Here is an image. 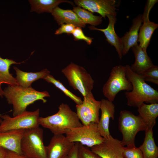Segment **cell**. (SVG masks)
I'll return each mask as SVG.
<instances>
[{"label": "cell", "instance_id": "cell-17", "mask_svg": "<svg viewBox=\"0 0 158 158\" xmlns=\"http://www.w3.org/2000/svg\"><path fill=\"white\" fill-rule=\"evenodd\" d=\"M25 130H16L0 133V147L22 154L20 143Z\"/></svg>", "mask_w": 158, "mask_h": 158}, {"label": "cell", "instance_id": "cell-32", "mask_svg": "<svg viewBox=\"0 0 158 158\" xmlns=\"http://www.w3.org/2000/svg\"><path fill=\"white\" fill-rule=\"evenodd\" d=\"M76 27L71 24H63L55 31V34L59 35L63 33L71 34Z\"/></svg>", "mask_w": 158, "mask_h": 158}, {"label": "cell", "instance_id": "cell-18", "mask_svg": "<svg viewBox=\"0 0 158 158\" xmlns=\"http://www.w3.org/2000/svg\"><path fill=\"white\" fill-rule=\"evenodd\" d=\"M142 23V15L139 14L133 20L129 31L121 38L123 45V55L126 54L130 48L138 44V32Z\"/></svg>", "mask_w": 158, "mask_h": 158}, {"label": "cell", "instance_id": "cell-14", "mask_svg": "<svg viewBox=\"0 0 158 158\" xmlns=\"http://www.w3.org/2000/svg\"><path fill=\"white\" fill-rule=\"evenodd\" d=\"M74 144L63 134L54 135L48 145L46 146L47 158H64L67 156Z\"/></svg>", "mask_w": 158, "mask_h": 158}, {"label": "cell", "instance_id": "cell-3", "mask_svg": "<svg viewBox=\"0 0 158 158\" xmlns=\"http://www.w3.org/2000/svg\"><path fill=\"white\" fill-rule=\"evenodd\" d=\"M125 67L127 76L133 86L131 91L125 92L128 105L138 107L144 102L157 103L158 91L147 83L140 75L133 72L130 66L126 65Z\"/></svg>", "mask_w": 158, "mask_h": 158}, {"label": "cell", "instance_id": "cell-10", "mask_svg": "<svg viewBox=\"0 0 158 158\" xmlns=\"http://www.w3.org/2000/svg\"><path fill=\"white\" fill-rule=\"evenodd\" d=\"M100 101L96 100L92 92L84 97L82 103L76 104L78 116L83 125L97 123L99 120Z\"/></svg>", "mask_w": 158, "mask_h": 158}, {"label": "cell", "instance_id": "cell-27", "mask_svg": "<svg viewBox=\"0 0 158 158\" xmlns=\"http://www.w3.org/2000/svg\"><path fill=\"white\" fill-rule=\"evenodd\" d=\"M43 79L49 83L53 84L63 92L66 95L73 100L76 104H80L82 103V100L80 97L75 95L68 90L61 82L55 79L52 75L50 74Z\"/></svg>", "mask_w": 158, "mask_h": 158}, {"label": "cell", "instance_id": "cell-12", "mask_svg": "<svg viewBox=\"0 0 158 158\" xmlns=\"http://www.w3.org/2000/svg\"><path fill=\"white\" fill-rule=\"evenodd\" d=\"M157 0H148L146 4L144 13L142 15L143 24L139 29L138 42L139 45L145 51L149 46L151 37L154 31L158 27V24L149 20V15L151 8Z\"/></svg>", "mask_w": 158, "mask_h": 158}, {"label": "cell", "instance_id": "cell-4", "mask_svg": "<svg viewBox=\"0 0 158 158\" xmlns=\"http://www.w3.org/2000/svg\"><path fill=\"white\" fill-rule=\"evenodd\" d=\"M22 154L30 158H47L43 130L39 127L25 129L21 138Z\"/></svg>", "mask_w": 158, "mask_h": 158}, {"label": "cell", "instance_id": "cell-36", "mask_svg": "<svg viewBox=\"0 0 158 158\" xmlns=\"http://www.w3.org/2000/svg\"><path fill=\"white\" fill-rule=\"evenodd\" d=\"M2 119L0 118V123L2 121Z\"/></svg>", "mask_w": 158, "mask_h": 158}, {"label": "cell", "instance_id": "cell-19", "mask_svg": "<svg viewBox=\"0 0 158 158\" xmlns=\"http://www.w3.org/2000/svg\"><path fill=\"white\" fill-rule=\"evenodd\" d=\"M131 48L135 59V63L130 66L133 72L140 75L154 65L147 51H144L138 44Z\"/></svg>", "mask_w": 158, "mask_h": 158}, {"label": "cell", "instance_id": "cell-20", "mask_svg": "<svg viewBox=\"0 0 158 158\" xmlns=\"http://www.w3.org/2000/svg\"><path fill=\"white\" fill-rule=\"evenodd\" d=\"M59 25L63 24H71L76 27L84 28L86 25L73 10L63 9L58 6L51 13Z\"/></svg>", "mask_w": 158, "mask_h": 158}, {"label": "cell", "instance_id": "cell-23", "mask_svg": "<svg viewBox=\"0 0 158 158\" xmlns=\"http://www.w3.org/2000/svg\"><path fill=\"white\" fill-rule=\"evenodd\" d=\"M138 115L145 123L147 128H153L158 116V103L147 104L143 103L138 107Z\"/></svg>", "mask_w": 158, "mask_h": 158}, {"label": "cell", "instance_id": "cell-26", "mask_svg": "<svg viewBox=\"0 0 158 158\" xmlns=\"http://www.w3.org/2000/svg\"><path fill=\"white\" fill-rule=\"evenodd\" d=\"M73 10L85 24H89L95 27L101 24L102 21V17L100 16L95 15L80 7L74 6Z\"/></svg>", "mask_w": 158, "mask_h": 158}, {"label": "cell", "instance_id": "cell-7", "mask_svg": "<svg viewBox=\"0 0 158 158\" xmlns=\"http://www.w3.org/2000/svg\"><path fill=\"white\" fill-rule=\"evenodd\" d=\"M61 72L70 86L79 91L83 97L92 92L94 80L83 67L71 62L62 70Z\"/></svg>", "mask_w": 158, "mask_h": 158}, {"label": "cell", "instance_id": "cell-30", "mask_svg": "<svg viewBox=\"0 0 158 158\" xmlns=\"http://www.w3.org/2000/svg\"><path fill=\"white\" fill-rule=\"evenodd\" d=\"M78 158H102L93 152L89 147L82 145L80 142L78 147Z\"/></svg>", "mask_w": 158, "mask_h": 158}, {"label": "cell", "instance_id": "cell-8", "mask_svg": "<svg viewBox=\"0 0 158 158\" xmlns=\"http://www.w3.org/2000/svg\"><path fill=\"white\" fill-rule=\"evenodd\" d=\"M39 109L32 111H26L13 117L6 114H1L2 120L0 123V133L39 127Z\"/></svg>", "mask_w": 158, "mask_h": 158}, {"label": "cell", "instance_id": "cell-21", "mask_svg": "<svg viewBox=\"0 0 158 158\" xmlns=\"http://www.w3.org/2000/svg\"><path fill=\"white\" fill-rule=\"evenodd\" d=\"M13 68L16 71V78L18 85L24 87H31L33 82L40 79H44L50 73L47 69L36 72H27L22 71L16 67Z\"/></svg>", "mask_w": 158, "mask_h": 158}, {"label": "cell", "instance_id": "cell-22", "mask_svg": "<svg viewBox=\"0 0 158 158\" xmlns=\"http://www.w3.org/2000/svg\"><path fill=\"white\" fill-rule=\"evenodd\" d=\"M22 62H17L11 59H3L0 56V96H4V91L1 87L3 83L9 86L18 85L16 78L14 77L9 71L11 65L13 64H20Z\"/></svg>", "mask_w": 158, "mask_h": 158}, {"label": "cell", "instance_id": "cell-34", "mask_svg": "<svg viewBox=\"0 0 158 158\" xmlns=\"http://www.w3.org/2000/svg\"><path fill=\"white\" fill-rule=\"evenodd\" d=\"M6 158H30L23 154L7 150Z\"/></svg>", "mask_w": 158, "mask_h": 158}, {"label": "cell", "instance_id": "cell-5", "mask_svg": "<svg viewBox=\"0 0 158 158\" xmlns=\"http://www.w3.org/2000/svg\"><path fill=\"white\" fill-rule=\"evenodd\" d=\"M147 126L139 115L135 116L131 112L121 110L119 113L118 129L123 135L121 141L123 146L135 144L137 134L145 131Z\"/></svg>", "mask_w": 158, "mask_h": 158}, {"label": "cell", "instance_id": "cell-13", "mask_svg": "<svg viewBox=\"0 0 158 158\" xmlns=\"http://www.w3.org/2000/svg\"><path fill=\"white\" fill-rule=\"evenodd\" d=\"M124 147L121 141L110 135L101 143L91 147L90 150L102 158H123Z\"/></svg>", "mask_w": 158, "mask_h": 158}, {"label": "cell", "instance_id": "cell-33", "mask_svg": "<svg viewBox=\"0 0 158 158\" xmlns=\"http://www.w3.org/2000/svg\"><path fill=\"white\" fill-rule=\"evenodd\" d=\"M79 142H75L74 145L67 156V158H78V150Z\"/></svg>", "mask_w": 158, "mask_h": 158}, {"label": "cell", "instance_id": "cell-11", "mask_svg": "<svg viewBox=\"0 0 158 158\" xmlns=\"http://www.w3.org/2000/svg\"><path fill=\"white\" fill-rule=\"evenodd\" d=\"M74 2L78 6L98 13L104 18L107 15L116 16L119 4L115 0H75Z\"/></svg>", "mask_w": 158, "mask_h": 158}, {"label": "cell", "instance_id": "cell-1", "mask_svg": "<svg viewBox=\"0 0 158 158\" xmlns=\"http://www.w3.org/2000/svg\"><path fill=\"white\" fill-rule=\"evenodd\" d=\"M3 91L8 103L13 105V116L26 111L28 105L37 100L46 103L47 100L44 98L50 96L48 92L37 91L31 86L24 87L19 85H8Z\"/></svg>", "mask_w": 158, "mask_h": 158}, {"label": "cell", "instance_id": "cell-16", "mask_svg": "<svg viewBox=\"0 0 158 158\" xmlns=\"http://www.w3.org/2000/svg\"><path fill=\"white\" fill-rule=\"evenodd\" d=\"M107 17L109 20L107 27L104 29H99L95 26H91L89 28L92 30H96L103 32L106 37V40L111 46H114L116 49L120 60L123 56V45L121 38L116 33L114 28V25L117 19L116 16L107 15Z\"/></svg>", "mask_w": 158, "mask_h": 158}, {"label": "cell", "instance_id": "cell-6", "mask_svg": "<svg viewBox=\"0 0 158 158\" xmlns=\"http://www.w3.org/2000/svg\"><path fill=\"white\" fill-rule=\"evenodd\" d=\"M132 89L125 66L118 65L112 69L108 79L103 86L102 92L107 99L113 102L120 91L125 90L130 92Z\"/></svg>", "mask_w": 158, "mask_h": 158}, {"label": "cell", "instance_id": "cell-2", "mask_svg": "<svg viewBox=\"0 0 158 158\" xmlns=\"http://www.w3.org/2000/svg\"><path fill=\"white\" fill-rule=\"evenodd\" d=\"M55 114L46 117H40V125L47 128L54 135L63 134L68 130L81 126L76 112L73 111L67 104L62 103Z\"/></svg>", "mask_w": 158, "mask_h": 158}, {"label": "cell", "instance_id": "cell-9", "mask_svg": "<svg viewBox=\"0 0 158 158\" xmlns=\"http://www.w3.org/2000/svg\"><path fill=\"white\" fill-rule=\"evenodd\" d=\"M65 134L66 138L70 141L78 142L90 148L101 143L104 140L100 134L97 123H91L69 129Z\"/></svg>", "mask_w": 158, "mask_h": 158}, {"label": "cell", "instance_id": "cell-35", "mask_svg": "<svg viewBox=\"0 0 158 158\" xmlns=\"http://www.w3.org/2000/svg\"><path fill=\"white\" fill-rule=\"evenodd\" d=\"M7 150L0 147V158H6Z\"/></svg>", "mask_w": 158, "mask_h": 158}, {"label": "cell", "instance_id": "cell-24", "mask_svg": "<svg viewBox=\"0 0 158 158\" xmlns=\"http://www.w3.org/2000/svg\"><path fill=\"white\" fill-rule=\"evenodd\" d=\"M152 128H147L142 144L139 148L141 151L143 158H158V147L154 138Z\"/></svg>", "mask_w": 158, "mask_h": 158}, {"label": "cell", "instance_id": "cell-29", "mask_svg": "<svg viewBox=\"0 0 158 158\" xmlns=\"http://www.w3.org/2000/svg\"><path fill=\"white\" fill-rule=\"evenodd\" d=\"M123 158H143L142 153L139 147L135 144L124 147L123 152Z\"/></svg>", "mask_w": 158, "mask_h": 158}, {"label": "cell", "instance_id": "cell-15", "mask_svg": "<svg viewBox=\"0 0 158 158\" xmlns=\"http://www.w3.org/2000/svg\"><path fill=\"white\" fill-rule=\"evenodd\" d=\"M100 109L101 114L97 127L101 136L107 138L110 135L109 130L110 118L114 119L115 106L112 102L103 99L100 101Z\"/></svg>", "mask_w": 158, "mask_h": 158}, {"label": "cell", "instance_id": "cell-31", "mask_svg": "<svg viewBox=\"0 0 158 158\" xmlns=\"http://www.w3.org/2000/svg\"><path fill=\"white\" fill-rule=\"evenodd\" d=\"M71 34L75 40H83L89 45L91 44L93 39V38L86 36L82 28L79 27H76Z\"/></svg>", "mask_w": 158, "mask_h": 158}, {"label": "cell", "instance_id": "cell-37", "mask_svg": "<svg viewBox=\"0 0 158 158\" xmlns=\"http://www.w3.org/2000/svg\"><path fill=\"white\" fill-rule=\"evenodd\" d=\"M67 156L64 158H67Z\"/></svg>", "mask_w": 158, "mask_h": 158}, {"label": "cell", "instance_id": "cell-25", "mask_svg": "<svg viewBox=\"0 0 158 158\" xmlns=\"http://www.w3.org/2000/svg\"><path fill=\"white\" fill-rule=\"evenodd\" d=\"M29 2L31 5L30 11L38 13L45 12L51 13L56 7L63 2L74 5L72 2L66 0H30Z\"/></svg>", "mask_w": 158, "mask_h": 158}, {"label": "cell", "instance_id": "cell-28", "mask_svg": "<svg viewBox=\"0 0 158 158\" xmlns=\"http://www.w3.org/2000/svg\"><path fill=\"white\" fill-rule=\"evenodd\" d=\"M139 75L145 81L151 82L158 85L157 66L154 65Z\"/></svg>", "mask_w": 158, "mask_h": 158}]
</instances>
